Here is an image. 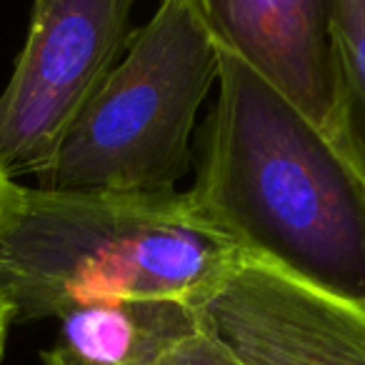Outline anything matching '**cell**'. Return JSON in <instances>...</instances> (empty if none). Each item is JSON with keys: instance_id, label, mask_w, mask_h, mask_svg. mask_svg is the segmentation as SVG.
<instances>
[{"instance_id": "obj_10", "label": "cell", "mask_w": 365, "mask_h": 365, "mask_svg": "<svg viewBox=\"0 0 365 365\" xmlns=\"http://www.w3.org/2000/svg\"><path fill=\"white\" fill-rule=\"evenodd\" d=\"M18 323V313L16 305L11 303L3 290H0V365H3V358H6V345H8V333H11V325Z\"/></svg>"}, {"instance_id": "obj_6", "label": "cell", "mask_w": 365, "mask_h": 365, "mask_svg": "<svg viewBox=\"0 0 365 365\" xmlns=\"http://www.w3.org/2000/svg\"><path fill=\"white\" fill-rule=\"evenodd\" d=\"M215 36L315 130L335 91L330 0H203Z\"/></svg>"}, {"instance_id": "obj_2", "label": "cell", "mask_w": 365, "mask_h": 365, "mask_svg": "<svg viewBox=\"0 0 365 365\" xmlns=\"http://www.w3.org/2000/svg\"><path fill=\"white\" fill-rule=\"evenodd\" d=\"M245 250L190 190H48L18 182L0 228V290L21 323L123 303L203 308Z\"/></svg>"}, {"instance_id": "obj_3", "label": "cell", "mask_w": 365, "mask_h": 365, "mask_svg": "<svg viewBox=\"0 0 365 365\" xmlns=\"http://www.w3.org/2000/svg\"><path fill=\"white\" fill-rule=\"evenodd\" d=\"M218 81V36L203 0H165L120 61L38 188L163 195L195 160V125Z\"/></svg>"}, {"instance_id": "obj_5", "label": "cell", "mask_w": 365, "mask_h": 365, "mask_svg": "<svg viewBox=\"0 0 365 365\" xmlns=\"http://www.w3.org/2000/svg\"><path fill=\"white\" fill-rule=\"evenodd\" d=\"M200 313L243 365H365V298L250 250Z\"/></svg>"}, {"instance_id": "obj_7", "label": "cell", "mask_w": 365, "mask_h": 365, "mask_svg": "<svg viewBox=\"0 0 365 365\" xmlns=\"http://www.w3.org/2000/svg\"><path fill=\"white\" fill-rule=\"evenodd\" d=\"M175 303L91 305L61 318V333L43 365H155L165 348L198 320Z\"/></svg>"}, {"instance_id": "obj_8", "label": "cell", "mask_w": 365, "mask_h": 365, "mask_svg": "<svg viewBox=\"0 0 365 365\" xmlns=\"http://www.w3.org/2000/svg\"><path fill=\"white\" fill-rule=\"evenodd\" d=\"M335 91L323 138L365 200V0H330Z\"/></svg>"}, {"instance_id": "obj_11", "label": "cell", "mask_w": 365, "mask_h": 365, "mask_svg": "<svg viewBox=\"0 0 365 365\" xmlns=\"http://www.w3.org/2000/svg\"><path fill=\"white\" fill-rule=\"evenodd\" d=\"M16 190H18V180L8 178L3 173V168H0V228H3V223L8 218V210H11L13 198H16Z\"/></svg>"}, {"instance_id": "obj_4", "label": "cell", "mask_w": 365, "mask_h": 365, "mask_svg": "<svg viewBox=\"0 0 365 365\" xmlns=\"http://www.w3.org/2000/svg\"><path fill=\"white\" fill-rule=\"evenodd\" d=\"M133 0H38L0 93V168L41 178L133 36Z\"/></svg>"}, {"instance_id": "obj_9", "label": "cell", "mask_w": 365, "mask_h": 365, "mask_svg": "<svg viewBox=\"0 0 365 365\" xmlns=\"http://www.w3.org/2000/svg\"><path fill=\"white\" fill-rule=\"evenodd\" d=\"M155 365H243L233 350L215 335L203 313L182 335H178Z\"/></svg>"}, {"instance_id": "obj_1", "label": "cell", "mask_w": 365, "mask_h": 365, "mask_svg": "<svg viewBox=\"0 0 365 365\" xmlns=\"http://www.w3.org/2000/svg\"><path fill=\"white\" fill-rule=\"evenodd\" d=\"M188 190L243 250L365 298L363 195L323 133L220 38L215 101Z\"/></svg>"}]
</instances>
